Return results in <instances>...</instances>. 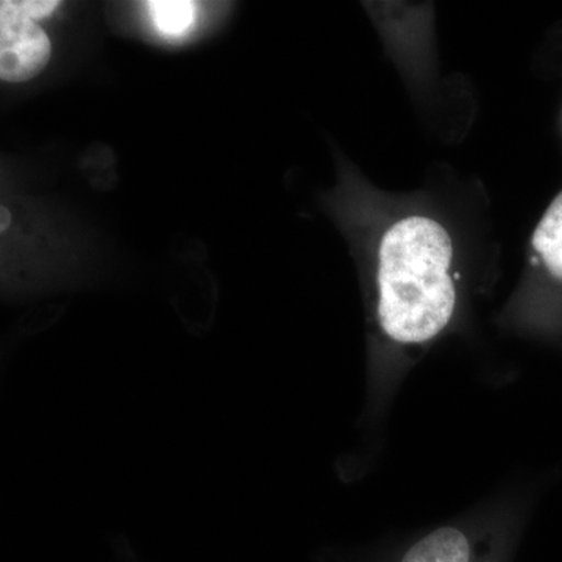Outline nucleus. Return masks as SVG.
I'll return each instance as SVG.
<instances>
[{"label": "nucleus", "instance_id": "obj_1", "mask_svg": "<svg viewBox=\"0 0 562 562\" xmlns=\"http://www.w3.org/2000/svg\"><path fill=\"white\" fill-rule=\"evenodd\" d=\"M452 258V239L439 222L405 217L386 232L376 281L380 325L391 339L427 342L446 328L457 303Z\"/></svg>", "mask_w": 562, "mask_h": 562}, {"label": "nucleus", "instance_id": "obj_2", "mask_svg": "<svg viewBox=\"0 0 562 562\" xmlns=\"http://www.w3.org/2000/svg\"><path fill=\"white\" fill-rule=\"evenodd\" d=\"M52 57L49 36L21 9L20 2L0 3V79L22 83L35 79Z\"/></svg>", "mask_w": 562, "mask_h": 562}, {"label": "nucleus", "instance_id": "obj_3", "mask_svg": "<svg viewBox=\"0 0 562 562\" xmlns=\"http://www.w3.org/2000/svg\"><path fill=\"white\" fill-rule=\"evenodd\" d=\"M398 562H494L464 531L442 527L409 547Z\"/></svg>", "mask_w": 562, "mask_h": 562}, {"label": "nucleus", "instance_id": "obj_4", "mask_svg": "<svg viewBox=\"0 0 562 562\" xmlns=\"http://www.w3.org/2000/svg\"><path fill=\"white\" fill-rule=\"evenodd\" d=\"M531 244L550 273L562 280V191L543 214Z\"/></svg>", "mask_w": 562, "mask_h": 562}, {"label": "nucleus", "instance_id": "obj_5", "mask_svg": "<svg viewBox=\"0 0 562 562\" xmlns=\"http://www.w3.org/2000/svg\"><path fill=\"white\" fill-rule=\"evenodd\" d=\"M146 5L155 27L165 35H181L194 22L195 3L188 0H157Z\"/></svg>", "mask_w": 562, "mask_h": 562}, {"label": "nucleus", "instance_id": "obj_6", "mask_svg": "<svg viewBox=\"0 0 562 562\" xmlns=\"http://www.w3.org/2000/svg\"><path fill=\"white\" fill-rule=\"evenodd\" d=\"M20 5L29 16L36 21L49 16L52 11L57 10L60 2H55V0H21Z\"/></svg>", "mask_w": 562, "mask_h": 562}]
</instances>
